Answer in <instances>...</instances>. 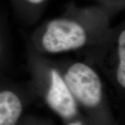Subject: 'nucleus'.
I'll return each instance as SVG.
<instances>
[{
  "label": "nucleus",
  "instance_id": "3",
  "mask_svg": "<svg viewBox=\"0 0 125 125\" xmlns=\"http://www.w3.org/2000/svg\"><path fill=\"white\" fill-rule=\"evenodd\" d=\"M47 102L53 110L65 118H70L76 113L74 97L58 72H51V85L47 95Z\"/></svg>",
  "mask_w": 125,
  "mask_h": 125
},
{
  "label": "nucleus",
  "instance_id": "4",
  "mask_svg": "<svg viewBox=\"0 0 125 125\" xmlns=\"http://www.w3.org/2000/svg\"><path fill=\"white\" fill-rule=\"evenodd\" d=\"M22 111V103L11 91L0 93V125H15Z\"/></svg>",
  "mask_w": 125,
  "mask_h": 125
},
{
  "label": "nucleus",
  "instance_id": "5",
  "mask_svg": "<svg viewBox=\"0 0 125 125\" xmlns=\"http://www.w3.org/2000/svg\"><path fill=\"white\" fill-rule=\"evenodd\" d=\"M119 65L117 71V78L119 83L123 88L125 86V31L120 33L118 39Z\"/></svg>",
  "mask_w": 125,
  "mask_h": 125
},
{
  "label": "nucleus",
  "instance_id": "6",
  "mask_svg": "<svg viewBox=\"0 0 125 125\" xmlns=\"http://www.w3.org/2000/svg\"><path fill=\"white\" fill-rule=\"evenodd\" d=\"M28 1L33 4H39V3H41L42 1H43L44 0H28Z\"/></svg>",
  "mask_w": 125,
  "mask_h": 125
},
{
  "label": "nucleus",
  "instance_id": "1",
  "mask_svg": "<svg viewBox=\"0 0 125 125\" xmlns=\"http://www.w3.org/2000/svg\"><path fill=\"white\" fill-rule=\"evenodd\" d=\"M64 81L73 97L87 106H95L102 99V83L97 74L83 63L67 70Z\"/></svg>",
  "mask_w": 125,
  "mask_h": 125
},
{
  "label": "nucleus",
  "instance_id": "2",
  "mask_svg": "<svg viewBox=\"0 0 125 125\" xmlns=\"http://www.w3.org/2000/svg\"><path fill=\"white\" fill-rule=\"evenodd\" d=\"M85 41V31L79 24L67 20H56L48 24L42 45L49 52L58 53L79 49Z\"/></svg>",
  "mask_w": 125,
  "mask_h": 125
},
{
  "label": "nucleus",
  "instance_id": "7",
  "mask_svg": "<svg viewBox=\"0 0 125 125\" xmlns=\"http://www.w3.org/2000/svg\"><path fill=\"white\" fill-rule=\"evenodd\" d=\"M81 125L79 123H71V124H70V125Z\"/></svg>",
  "mask_w": 125,
  "mask_h": 125
}]
</instances>
